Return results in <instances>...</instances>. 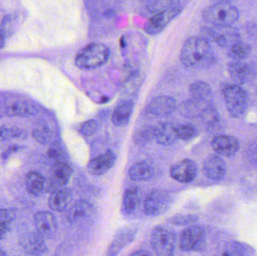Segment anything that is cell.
I'll return each mask as SVG.
<instances>
[{"mask_svg": "<svg viewBox=\"0 0 257 256\" xmlns=\"http://www.w3.org/2000/svg\"><path fill=\"white\" fill-rule=\"evenodd\" d=\"M181 61L189 69H206L215 63V53L206 39L193 36L187 39L183 45Z\"/></svg>", "mask_w": 257, "mask_h": 256, "instance_id": "obj_1", "label": "cell"}, {"mask_svg": "<svg viewBox=\"0 0 257 256\" xmlns=\"http://www.w3.org/2000/svg\"><path fill=\"white\" fill-rule=\"evenodd\" d=\"M110 54L109 48L105 44L90 43L78 51L75 66L81 70H93L106 64Z\"/></svg>", "mask_w": 257, "mask_h": 256, "instance_id": "obj_2", "label": "cell"}, {"mask_svg": "<svg viewBox=\"0 0 257 256\" xmlns=\"http://www.w3.org/2000/svg\"><path fill=\"white\" fill-rule=\"evenodd\" d=\"M204 21L217 27H229L239 18V12L230 3H214L202 12Z\"/></svg>", "mask_w": 257, "mask_h": 256, "instance_id": "obj_3", "label": "cell"}, {"mask_svg": "<svg viewBox=\"0 0 257 256\" xmlns=\"http://www.w3.org/2000/svg\"><path fill=\"white\" fill-rule=\"evenodd\" d=\"M223 99L226 109L231 116L238 117L247 108L248 96L240 85H229L223 90Z\"/></svg>", "mask_w": 257, "mask_h": 256, "instance_id": "obj_4", "label": "cell"}, {"mask_svg": "<svg viewBox=\"0 0 257 256\" xmlns=\"http://www.w3.org/2000/svg\"><path fill=\"white\" fill-rule=\"evenodd\" d=\"M175 242H176V236L174 231L170 228L158 226L154 228L151 233V247L157 255H173Z\"/></svg>", "mask_w": 257, "mask_h": 256, "instance_id": "obj_5", "label": "cell"}, {"mask_svg": "<svg viewBox=\"0 0 257 256\" xmlns=\"http://www.w3.org/2000/svg\"><path fill=\"white\" fill-rule=\"evenodd\" d=\"M37 108L30 101L21 97L7 98L0 104V113L6 117H27L34 115Z\"/></svg>", "mask_w": 257, "mask_h": 256, "instance_id": "obj_6", "label": "cell"}, {"mask_svg": "<svg viewBox=\"0 0 257 256\" xmlns=\"http://www.w3.org/2000/svg\"><path fill=\"white\" fill-rule=\"evenodd\" d=\"M182 10V6L178 4L163 12L155 14L148 21L146 25L144 27V30L150 36L160 34L170 24L171 21H173L178 15L181 14Z\"/></svg>", "mask_w": 257, "mask_h": 256, "instance_id": "obj_7", "label": "cell"}, {"mask_svg": "<svg viewBox=\"0 0 257 256\" xmlns=\"http://www.w3.org/2000/svg\"><path fill=\"white\" fill-rule=\"evenodd\" d=\"M73 174V170L69 164L64 161L54 164L51 174L45 179V192L52 193L55 191L64 188L69 183Z\"/></svg>", "mask_w": 257, "mask_h": 256, "instance_id": "obj_8", "label": "cell"}, {"mask_svg": "<svg viewBox=\"0 0 257 256\" xmlns=\"http://www.w3.org/2000/svg\"><path fill=\"white\" fill-rule=\"evenodd\" d=\"M205 244V229L199 225L187 227L180 237V249L184 252L204 250Z\"/></svg>", "mask_w": 257, "mask_h": 256, "instance_id": "obj_9", "label": "cell"}, {"mask_svg": "<svg viewBox=\"0 0 257 256\" xmlns=\"http://www.w3.org/2000/svg\"><path fill=\"white\" fill-rule=\"evenodd\" d=\"M171 204V195L164 189L151 191L144 203V210L148 216H156L165 213Z\"/></svg>", "mask_w": 257, "mask_h": 256, "instance_id": "obj_10", "label": "cell"}, {"mask_svg": "<svg viewBox=\"0 0 257 256\" xmlns=\"http://www.w3.org/2000/svg\"><path fill=\"white\" fill-rule=\"evenodd\" d=\"M198 168L196 162L186 159L174 164L170 169V175L180 183H188L193 181L197 175Z\"/></svg>", "mask_w": 257, "mask_h": 256, "instance_id": "obj_11", "label": "cell"}, {"mask_svg": "<svg viewBox=\"0 0 257 256\" xmlns=\"http://www.w3.org/2000/svg\"><path fill=\"white\" fill-rule=\"evenodd\" d=\"M177 102L171 96H162L154 98L146 107V112L157 117H168L175 112Z\"/></svg>", "mask_w": 257, "mask_h": 256, "instance_id": "obj_12", "label": "cell"}, {"mask_svg": "<svg viewBox=\"0 0 257 256\" xmlns=\"http://www.w3.org/2000/svg\"><path fill=\"white\" fill-rule=\"evenodd\" d=\"M117 156L111 150H107L89 162L87 170L93 176H102L108 172L115 164Z\"/></svg>", "mask_w": 257, "mask_h": 256, "instance_id": "obj_13", "label": "cell"}, {"mask_svg": "<svg viewBox=\"0 0 257 256\" xmlns=\"http://www.w3.org/2000/svg\"><path fill=\"white\" fill-rule=\"evenodd\" d=\"M36 229L44 237H52L57 231V219L51 212H38L34 216Z\"/></svg>", "mask_w": 257, "mask_h": 256, "instance_id": "obj_14", "label": "cell"}, {"mask_svg": "<svg viewBox=\"0 0 257 256\" xmlns=\"http://www.w3.org/2000/svg\"><path fill=\"white\" fill-rule=\"evenodd\" d=\"M21 245L27 255H41L48 250L43 236L38 231L25 234L21 238Z\"/></svg>", "mask_w": 257, "mask_h": 256, "instance_id": "obj_15", "label": "cell"}, {"mask_svg": "<svg viewBox=\"0 0 257 256\" xmlns=\"http://www.w3.org/2000/svg\"><path fill=\"white\" fill-rule=\"evenodd\" d=\"M211 146L216 153L226 157L234 156L239 150V141L231 135H219L211 142Z\"/></svg>", "mask_w": 257, "mask_h": 256, "instance_id": "obj_16", "label": "cell"}, {"mask_svg": "<svg viewBox=\"0 0 257 256\" xmlns=\"http://www.w3.org/2000/svg\"><path fill=\"white\" fill-rule=\"evenodd\" d=\"M227 69L231 78L238 85L247 84L253 78L254 75L253 68L250 65L239 60L231 62L228 65Z\"/></svg>", "mask_w": 257, "mask_h": 256, "instance_id": "obj_17", "label": "cell"}, {"mask_svg": "<svg viewBox=\"0 0 257 256\" xmlns=\"http://www.w3.org/2000/svg\"><path fill=\"white\" fill-rule=\"evenodd\" d=\"M204 173L208 178L220 180L226 174V165L224 161L217 155H210L205 159L203 167Z\"/></svg>", "mask_w": 257, "mask_h": 256, "instance_id": "obj_18", "label": "cell"}, {"mask_svg": "<svg viewBox=\"0 0 257 256\" xmlns=\"http://www.w3.org/2000/svg\"><path fill=\"white\" fill-rule=\"evenodd\" d=\"M211 103V102L208 101L193 98L182 102L178 107V112L186 118H197L200 117L205 108Z\"/></svg>", "mask_w": 257, "mask_h": 256, "instance_id": "obj_19", "label": "cell"}, {"mask_svg": "<svg viewBox=\"0 0 257 256\" xmlns=\"http://www.w3.org/2000/svg\"><path fill=\"white\" fill-rule=\"evenodd\" d=\"M154 135L157 142L163 146L172 145L178 138L176 128L168 122L159 123L155 126Z\"/></svg>", "mask_w": 257, "mask_h": 256, "instance_id": "obj_20", "label": "cell"}, {"mask_svg": "<svg viewBox=\"0 0 257 256\" xmlns=\"http://www.w3.org/2000/svg\"><path fill=\"white\" fill-rule=\"evenodd\" d=\"M72 198L71 191L67 188H62L51 193L48 199V205L54 211L62 212L69 205Z\"/></svg>", "mask_w": 257, "mask_h": 256, "instance_id": "obj_21", "label": "cell"}, {"mask_svg": "<svg viewBox=\"0 0 257 256\" xmlns=\"http://www.w3.org/2000/svg\"><path fill=\"white\" fill-rule=\"evenodd\" d=\"M133 109L134 103L133 101L126 100L120 102L113 112L111 117L113 124L118 127L126 126L133 114Z\"/></svg>", "mask_w": 257, "mask_h": 256, "instance_id": "obj_22", "label": "cell"}, {"mask_svg": "<svg viewBox=\"0 0 257 256\" xmlns=\"http://www.w3.org/2000/svg\"><path fill=\"white\" fill-rule=\"evenodd\" d=\"M136 235L135 229H130L126 228L119 231L116 235L115 238L113 240L112 243L110 245L108 249V255H115L119 254V252L126 246L128 243H131Z\"/></svg>", "mask_w": 257, "mask_h": 256, "instance_id": "obj_23", "label": "cell"}, {"mask_svg": "<svg viewBox=\"0 0 257 256\" xmlns=\"http://www.w3.org/2000/svg\"><path fill=\"white\" fill-rule=\"evenodd\" d=\"M93 205L85 200L77 201L67 213L68 220L70 222H78L83 219L90 217L93 214Z\"/></svg>", "mask_w": 257, "mask_h": 256, "instance_id": "obj_24", "label": "cell"}, {"mask_svg": "<svg viewBox=\"0 0 257 256\" xmlns=\"http://www.w3.org/2000/svg\"><path fill=\"white\" fill-rule=\"evenodd\" d=\"M154 174V169L152 165L145 161L133 164L128 171L130 178L134 181H146L151 180Z\"/></svg>", "mask_w": 257, "mask_h": 256, "instance_id": "obj_25", "label": "cell"}, {"mask_svg": "<svg viewBox=\"0 0 257 256\" xmlns=\"http://www.w3.org/2000/svg\"><path fill=\"white\" fill-rule=\"evenodd\" d=\"M54 135V129L47 120H40L33 127V138L39 144H49L53 141Z\"/></svg>", "mask_w": 257, "mask_h": 256, "instance_id": "obj_26", "label": "cell"}, {"mask_svg": "<svg viewBox=\"0 0 257 256\" xmlns=\"http://www.w3.org/2000/svg\"><path fill=\"white\" fill-rule=\"evenodd\" d=\"M141 201V191L139 188L131 187L125 191L122 208L124 214L131 215L137 210Z\"/></svg>", "mask_w": 257, "mask_h": 256, "instance_id": "obj_27", "label": "cell"}, {"mask_svg": "<svg viewBox=\"0 0 257 256\" xmlns=\"http://www.w3.org/2000/svg\"><path fill=\"white\" fill-rule=\"evenodd\" d=\"M45 178L36 171H31L26 177V189L34 196H39L45 192Z\"/></svg>", "mask_w": 257, "mask_h": 256, "instance_id": "obj_28", "label": "cell"}, {"mask_svg": "<svg viewBox=\"0 0 257 256\" xmlns=\"http://www.w3.org/2000/svg\"><path fill=\"white\" fill-rule=\"evenodd\" d=\"M190 93L194 99L211 102L212 98V90L209 84L202 81L193 83L190 87Z\"/></svg>", "mask_w": 257, "mask_h": 256, "instance_id": "obj_29", "label": "cell"}, {"mask_svg": "<svg viewBox=\"0 0 257 256\" xmlns=\"http://www.w3.org/2000/svg\"><path fill=\"white\" fill-rule=\"evenodd\" d=\"M181 1V0H154L147 4L142 14H145V15H148V16L154 15L179 4Z\"/></svg>", "mask_w": 257, "mask_h": 256, "instance_id": "obj_30", "label": "cell"}, {"mask_svg": "<svg viewBox=\"0 0 257 256\" xmlns=\"http://www.w3.org/2000/svg\"><path fill=\"white\" fill-rule=\"evenodd\" d=\"M251 52V47L240 41L232 44L229 49V57L235 60H244L250 56Z\"/></svg>", "mask_w": 257, "mask_h": 256, "instance_id": "obj_31", "label": "cell"}, {"mask_svg": "<svg viewBox=\"0 0 257 256\" xmlns=\"http://www.w3.org/2000/svg\"><path fill=\"white\" fill-rule=\"evenodd\" d=\"M154 138H155L154 126L145 125L136 130L133 136V141L137 145L143 146L152 141Z\"/></svg>", "mask_w": 257, "mask_h": 256, "instance_id": "obj_32", "label": "cell"}, {"mask_svg": "<svg viewBox=\"0 0 257 256\" xmlns=\"http://www.w3.org/2000/svg\"><path fill=\"white\" fill-rule=\"evenodd\" d=\"M253 249L242 243H237V242H231L226 243L225 246L224 250L222 252L223 255H251Z\"/></svg>", "mask_w": 257, "mask_h": 256, "instance_id": "obj_33", "label": "cell"}, {"mask_svg": "<svg viewBox=\"0 0 257 256\" xmlns=\"http://www.w3.org/2000/svg\"><path fill=\"white\" fill-rule=\"evenodd\" d=\"M26 132L24 129L14 126H0V141H9V140L20 139L26 137Z\"/></svg>", "mask_w": 257, "mask_h": 256, "instance_id": "obj_34", "label": "cell"}, {"mask_svg": "<svg viewBox=\"0 0 257 256\" xmlns=\"http://www.w3.org/2000/svg\"><path fill=\"white\" fill-rule=\"evenodd\" d=\"M15 218V212L12 209H0V236L9 231Z\"/></svg>", "mask_w": 257, "mask_h": 256, "instance_id": "obj_35", "label": "cell"}, {"mask_svg": "<svg viewBox=\"0 0 257 256\" xmlns=\"http://www.w3.org/2000/svg\"><path fill=\"white\" fill-rule=\"evenodd\" d=\"M202 122L207 126H213L219 121V114L212 103L209 104L200 116Z\"/></svg>", "mask_w": 257, "mask_h": 256, "instance_id": "obj_36", "label": "cell"}, {"mask_svg": "<svg viewBox=\"0 0 257 256\" xmlns=\"http://www.w3.org/2000/svg\"><path fill=\"white\" fill-rule=\"evenodd\" d=\"M178 138L184 141L193 139L197 135V129L190 124H183L176 128Z\"/></svg>", "mask_w": 257, "mask_h": 256, "instance_id": "obj_37", "label": "cell"}, {"mask_svg": "<svg viewBox=\"0 0 257 256\" xmlns=\"http://www.w3.org/2000/svg\"><path fill=\"white\" fill-rule=\"evenodd\" d=\"M47 155H48V158L50 160L53 161L54 163H57V162L63 161V159L65 157V151L61 144L59 143H53L48 149Z\"/></svg>", "mask_w": 257, "mask_h": 256, "instance_id": "obj_38", "label": "cell"}, {"mask_svg": "<svg viewBox=\"0 0 257 256\" xmlns=\"http://www.w3.org/2000/svg\"><path fill=\"white\" fill-rule=\"evenodd\" d=\"M199 218L195 215H176L169 219V222L172 225L177 226H184V225H190L197 222Z\"/></svg>", "mask_w": 257, "mask_h": 256, "instance_id": "obj_39", "label": "cell"}, {"mask_svg": "<svg viewBox=\"0 0 257 256\" xmlns=\"http://www.w3.org/2000/svg\"><path fill=\"white\" fill-rule=\"evenodd\" d=\"M105 1L106 0H84V3L89 13L96 17L100 13Z\"/></svg>", "mask_w": 257, "mask_h": 256, "instance_id": "obj_40", "label": "cell"}, {"mask_svg": "<svg viewBox=\"0 0 257 256\" xmlns=\"http://www.w3.org/2000/svg\"><path fill=\"white\" fill-rule=\"evenodd\" d=\"M97 129L98 123H96V120H90L84 122L81 125L80 132L84 136H90V135H93L97 131Z\"/></svg>", "mask_w": 257, "mask_h": 256, "instance_id": "obj_41", "label": "cell"}, {"mask_svg": "<svg viewBox=\"0 0 257 256\" xmlns=\"http://www.w3.org/2000/svg\"><path fill=\"white\" fill-rule=\"evenodd\" d=\"M19 149V146L13 145L12 146V147H9V149L3 153V155H2V158H3V159H7L11 154L15 153V152L18 151Z\"/></svg>", "mask_w": 257, "mask_h": 256, "instance_id": "obj_42", "label": "cell"}, {"mask_svg": "<svg viewBox=\"0 0 257 256\" xmlns=\"http://www.w3.org/2000/svg\"><path fill=\"white\" fill-rule=\"evenodd\" d=\"M151 253L145 250H139L137 252H133L131 255H150Z\"/></svg>", "mask_w": 257, "mask_h": 256, "instance_id": "obj_43", "label": "cell"}, {"mask_svg": "<svg viewBox=\"0 0 257 256\" xmlns=\"http://www.w3.org/2000/svg\"><path fill=\"white\" fill-rule=\"evenodd\" d=\"M5 39H6V36L0 32V49H3L5 47V43H6Z\"/></svg>", "mask_w": 257, "mask_h": 256, "instance_id": "obj_44", "label": "cell"}, {"mask_svg": "<svg viewBox=\"0 0 257 256\" xmlns=\"http://www.w3.org/2000/svg\"><path fill=\"white\" fill-rule=\"evenodd\" d=\"M232 0H212L214 3H229ZM213 3V4H214Z\"/></svg>", "mask_w": 257, "mask_h": 256, "instance_id": "obj_45", "label": "cell"}, {"mask_svg": "<svg viewBox=\"0 0 257 256\" xmlns=\"http://www.w3.org/2000/svg\"><path fill=\"white\" fill-rule=\"evenodd\" d=\"M140 1L148 4V3H151V2L154 1V0H140Z\"/></svg>", "mask_w": 257, "mask_h": 256, "instance_id": "obj_46", "label": "cell"}, {"mask_svg": "<svg viewBox=\"0 0 257 256\" xmlns=\"http://www.w3.org/2000/svg\"><path fill=\"white\" fill-rule=\"evenodd\" d=\"M6 255V253H5L4 252H3V250H2L1 249H0V255Z\"/></svg>", "mask_w": 257, "mask_h": 256, "instance_id": "obj_47", "label": "cell"}]
</instances>
